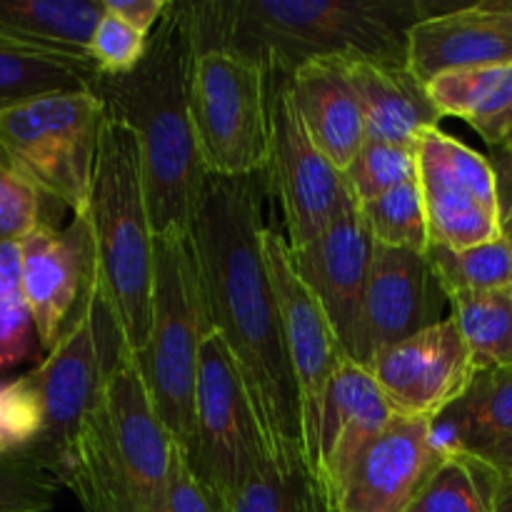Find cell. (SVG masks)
I'll return each instance as SVG.
<instances>
[{"label":"cell","instance_id":"cell-1","mask_svg":"<svg viewBox=\"0 0 512 512\" xmlns=\"http://www.w3.org/2000/svg\"><path fill=\"white\" fill-rule=\"evenodd\" d=\"M263 233V200L255 175H208L190 235L210 325L238 368L268 453L293 458L308 455L303 400L265 265Z\"/></svg>","mask_w":512,"mask_h":512},{"label":"cell","instance_id":"cell-2","mask_svg":"<svg viewBox=\"0 0 512 512\" xmlns=\"http://www.w3.org/2000/svg\"><path fill=\"white\" fill-rule=\"evenodd\" d=\"M448 3L428 0H208L183 3L195 53L225 50L293 75L315 60L408 65L415 23Z\"/></svg>","mask_w":512,"mask_h":512},{"label":"cell","instance_id":"cell-3","mask_svg":"<svg viewBox=\"0 0 512 512\" xmlns=\"http://www.w3.org/2000/svg\"><path fill=\"white\" fill-rule=\"evenodd\" d=\"M193 60L195 43L183 3H170L150 33L143 60L125 75H100L95 88L105 110L138 140L155 238L193 233L208 183L190 113Z\"/></svg>","mask_w":512,"mask_h":512},{"label":"cell","instance_id":"cell-4","mask_svg":"<svg viewBox=\"0 0 512 512\" xmlns=\"http://www.w3.org/2000/svg\"><path fill=\"white\" fill-rule=\"evenodd\" d=\"M173 448L133 355L120 353L55 478L85 512H160Z\"/></svg>","mask_w":512,"mask_h":512},{"label":"cell","instance_id":"cell-5","mask_svg":"<svg viewBox=\"0 0 512 512\" xmlns=\"http://www.w3.org/2000/svg\"><path fill=\"white\" fill-rule=\"evenodd\" d=\"M85 218L95 245V283L123 348L138 355L153 325L155 230L133 130L105 110Z\"/></svg>","mask_w":512,"mask_h":512},{"label":"cell","instance_id":"cell-6","mask_svg":"<svg viewBox=\"0 0 512 512\" xmlns=\"http://www.w3.org/2000/svg\"><path fill=\"white\" fill-rule=\"evenodd\" d=\"M213 333L193 235L155 238L153 325L145 348L133 355L160 423L188 453L195 430L200 353Z\"/></svg>","mask_w":512,"mask_h":512},{"label":"cell","instance_id":"cell-7","mask_svg":"<svg viewBox=\"0 0 512 512\" xmlns=\"http://www.w3.org/2000/svg\"><path fill=\"white\" fill-rule=\"evenodd\" d=\"M105 125L98 93H58L0 108V150L50 200L85 215Z\"/></svg>","mask_w":512,"mask_h":512},{"label":"cell","instance_id":"cell-8","mask_svg":"<svg viewBox=\"0 0 512 512\" xmlns=\"http://www.w3.org/2000/svg\"><path fill=\"white\" fill-rule=\"evenodd\" d=\"M190 113L208 175L250 178L265 170L270 120L263 65L225 50L195 53Z\"/></svg>","mask_w":512,"mask_h":512},{"label":"cell","instance_id":"cell-9","mask_svg":"<svg viewBox=\"0 0 512 512\" xmlns=\"http://www.w3.org/2000/svg\"><path fill=\"white\" fill-rule=\"evenodd\" d=\"M120 353L128 350L123 348V340L95 283L73 323L33 370L43 398L45 423L40 438L28 450L53 475L85 415L98 403L105 375Z\"/></svg>","mask_w":512,"mask_h":512},{"label":"cell","instance_id":"cell-10","mask_svg":"<svg viewBox=\"0 0 512 512\" xmlns=\"http://www.w3.org/2000/svg\"><path fill=\"white\" fill-rule=\"evenodd\" d=\"M268 120V190L283 210L285 240L290 250H298L328 228L348 200L350 188L343 170L335 168L310 140L295 110L288 75L268 73Z\"/></svg>","mask_w":512,"mask_h":512},{"label":"cell","instance_id":"cell-11","mask_svg":"<svg viewBox=\"0 0 512 512\" xmlns=\"http://www.w3.org/2000/svg\"><path fill=\"white\" fill-rule=\"evenodd\" d=\"M418 183L430 245L463 250L490 243L500 230V190L493 160L440 128L418 138Z\"/></svg>","mask_w":512,"mask_h":512},{"label":"cell","instance_id":"cell-12","mask_svg":"<svg viewBox=\"0 0 512 512\" xmlns=\"http://www.w3.org/2000/svg\"><path fill=\"white\" fill-rule=\"evenodd\" d=\"M260 448L265 443L253 405L228 348L213 330L200 353L195 430L185 458L195 475L225 500Z\"/></svg>","mask_w":512,"mask_h":512},{"label":"cell","instance_id":"cell-13","mask_svg":"<svg viewBox=\"0 0 512 512\" xmlns=\"http://www.w3.org/2000/svg\"><path fill=\"white\" fill-rule=\"evenodd\" d=\"M263 253L270 283H273L275 298H278L280 318H283L290 365H293L300 400H303L305 453L313 465L325 393H328L333 375L348 358H345L343 345H340L323 305L315 300V295L310 293L308 285L295 270L288 240L278 230L265 228Z\"/></svg>","mask_w":512,"mask_h":512},{"label":"cell","instance_id":"cell-14","mask_svg":"<svg viewBox=\"0 0 512 512\" xmlns=\"http://www.w3.org/2000/svg\"><path fill=\"white\" fill-rule=\"evenodd\" d=\"M448 293L428 253L375 243L353 363L368 370L390 345L438 325Z\"/></svg>","mask_w":512,"mask_h":512},{"label":"cell","instance_id":"cell-15","mask_svg":"<svg viewBox=\"0 0 512 512\" xmlns=\"http://www.w3.org/2000/svg\"><path fill=\"white\" fill-rule=\"evenodd\" d=\"M293 253V265L310 293L315 295L343 345L345 358L353 360L358 340L365 288L373 265L375 238L370 233L363 203L350 190L328 228Z\"/></svg>","mask_w":512,"mask_h":512},{"label":"cell","instance_id":"cell-16","mask_svg":"<svg viewBox=\"0 0 512 512\" xmlns=\"http://www.w3.org/2000/svg\"><path fill=\"white\" fill-rule=\"evenodd\" d=\"M368 370L395 415L425 420L445 413L478 373L458 325L450 318L385 348Z\"/></svg>","mask_w":512,"mask_h":512},{"label":"cell","instance_id":"cell-17","mask_svg":"<svg viewBox=\"0 0 512 512\" xmlns=\"http://www.w3.org/2000/svg\"><path fill=\"white\" fill-rule=\"evenodd\" d=\"M23 245V300L33 313L38 343L55 348L95 285V245L85 215H73L68 228L43 223Z\"/></svg>","mask_w":512,"mask_h":512},{"label":"cell","instance_id":"cell-18","mask_svg":"<svg viewBox=\"0 0 512 512\" xmlns=\"http://www.w3.org/2000/svg\"><path fill=\"white\" fill-rule=\"evenodd\" d=\"M445 458L433 420L400 418L360 453L338 490L340 512H408Z\"/></svg>","mask_w":512,"mask_h":512},{"label":"cell","instance_id":"cell-19","mask_svg":"<svg viewBox=\"0 0 512 512\" xmlns=\"http://www.w3.org/2000/svg\"><path fill=\"white\" fill-rule=\"evenodd\" d=\"M395 420L388 398L373 373L345 360L333 375L320 413L313 468L325 478L338 500V490L365 448Z\"/></svg>","mask_w":512,"mask_h":512},{"label":"cell","instance_id":"cell-20","mask_svg":"<svg viewBox=\"0 0 512 512\" xmlns=\"http://www.w3.org/2000/svg\"><path fill=\"white\" fill-rule=\"evenodd\" d=\"M363 110L365 140L415 145L420 133L440 128L443 115L428 95V85L398 63L373 58L340 60Z\"/></svg>","mask_w":512,"mask_h":512},{"label":"cell","instance_id":"cell-21","mask_svg":"<svg viewBox=\"0 0 512 512\" xmlns=\"http://www.w3.org/2000/svg\"><path fill=\"white\" fill-rule=\"evenodd\" d=\"M512 63V35L478 3L445 5L413 25L408 68L425 85L440 73Z\"/></svg>","mask_w":512,"mask_h":512},{"label":"cell","instance_id":"cell-22","mask_svg":"<svg viewBox=\"0 0 512 512\" xmlns=\"http://www.w3.org/2000/svg\"><path fill=\"white\" fill-rule=\"evenodd\" d=\"M295 110L310 140L338 170L348 168L365 143L358 95L340 60H315L288 75Z\"/></svg>","mask_w":512,"mask_h":512},{"label":"cell","instance_id":"cell-23","mask_svg":"<svg viewBox=\"0 0 512 512\" xmlns=\"http://www.w3.org/2000/svg\"><path fill=\"white\" fill-rule=\"evenodd\" d=\"M433 438L445 455H480L512 438V365L483 368L468 390L433 420Z\"/></svg>","mask_w":512,"mask_h":512},{"label":"cell","instance_id":"cell-24","mask_svg":"<svg viewBox=\"0 0 512 512\" xmlns=\"http://www.w3.org/2000/svg\"><path fill=\"white\" fill-rule=\"evenodd\" d=\"M225 512H340L333 490L308 455H253L238 488L223 500Z\"/></svg>","mask_w":512,"mask_h":512},{"label":"cell","instance_id":"cell-25","mask_svg":"<svg viewBox=\"0 0 512 512\" xmlns=\"http://www.w3.org/2000/svg\"><path fill=\"white\" fill-rule=\"evenodd\" d=\"M105 0H0V30L40 48L90 58Z\"/></svg>","mask_w":512,"mask_h":512},{"label":"cell","instance_id":"cell-26","mask_svg":"<svg viewBox=\"0 0 512 512\" xmlns=\"http://www.w3.org/2000/svg\"><path fill=\"white\" fill-rule=\"evenodd\" d=\"M100 68L85 55L0 48V108L58 93H95Z\"/></svg>","mask_w":512,"mask_h":512},{"label":"cell","instance_id":"cell-27","mask_svg":"<svg viewBox=\"0 0 512 512\" xmlns=\"http://www.w3.org/2000/svg\"><path fill=\"white\" fill-rule=\"evenodd\" d=\"M450 320L458 325L475 368L512 365V285L483 293L448 295Z\"/></svg>","mask_w":512,"mask_h":512},{"label":"cell","instance_id":"cell-28","mask_svg":"<svg viewBox=\"0 0 512 512\" xmlns=\"http://www.w3.org/2000/svg\"><path fill=\"white\" fill-rule=\"evenodd\" d=\"M428 95L443 118L453 115L480 130L510 105L512 63L440 73L428 83Z\"/></svg>","mask_w":512,"mask_h":512},{"label":"cell","instance_id":"cell-29","mask_svg":"<svg viewBox=\"0 0 512 512\" xmlns=\"http://www.w3.org/2000/svg\"><path fill=\"white\" fill-rule=\"evenodd\" d=\"M500 473L475 455L450 453L423 485L408 512H493Z\"/></svg>","mask_w":512,"mask_h":512},{"label":"cell","instance_id":"cell-30","mask_svg":"<svg viewBox=\"0 0 512 512\" xmlns=\"http://www.w3.org/2000/svg\"><path fill=\"white\" fill-rule=\"evenodd\" d=\"M428 255L448 295L483 293L512 285V245L503 235L463 250L430 245Z\"/></svg>","mask_w":512,"mask_h":512},{"label":"cell","instance_id":"cell-31","mask_svg":"<svg viewBox=\"0 0 512 512\" xmlns=\"http://www.w3.org/2000/svg\"><path fill=\"white\" fill-rule=\"evenodd\" d=\"M363 210L378 245L420 253L430 250V225L418 178L405 180L380 198L363 203Z\"/></svg>","mask_w":512,"mask_h":512},{"label":"cell","instance_id":"cell-32","mask_svg":"<svg viewBox=\"0 0 512 512\" xmlns=\"http://www.w3.org/2000/svg\"><path fill=\"white\" fill-rule=\"evenodd\" d=\"M343 175L355 198L360 203H370L405 180L418 178V143L398 145L365 140Z\"/></svg>","mask_w":512,"mask_h":512},{"label":"cell","instance_id":"cell-33","mask_svg":"<svg viewBox=\"0 0 512 512\" xmlns=\"http://www.w3.org/2000/svg\"><path fill=\"white\" fill-rule=\"evenodd\" d=\"M60 480L30 450L0 453V512H48Z\"/></svg>","mask_w":512,"mask_h":512},{"label":"cell","instance_id":"cell-34","mask_svg":"<svg viewBox=\"0 0 512 512\" xmlns=\"http://www.w3.org/2000/svg\"><path fill=\"white\" fill-rule=\"evenodd\" d=\"M45 410L33 373L0 385V453L28 450L43 433Z\"/></svg>","mask_w":512,"mask_h":512},{"label":"cell","instance_id":"cell-35","mask_svg":"<svg viewBox=\"0 0 512 512\" xmlns=\"http://www.w3.org/2000/svg\"><path fill=\"white\" fill-rule=\"evenodd\" d=\"M45 203L50 200L33 180L25 178L0 150V240H23L45 220Z\"/></svg>","mask_w":512,"mask_h":512},{"label":"cell","instance_id":"cell-36","mask_svg":"<svg viewBox=\"0 0 512 512\" xmlns=\"http://www.w3.org/2000/svg\"><path fill=\"white\" fill-rule=\"evenodd\" d=\"M148 40L150 35L140 33L105 10L90 40V58L100 68V75H125L143 60Z\"/></svg>","mask_w":512,"mask_h":512},{"label":"cell","instance_id":"cell-37","mask_svg":"<svg viewBox=\"0 0 512 512\" xmlns=\"http://www.w3.org/2000/svg\"><path fill=\"white\" fill-rule=\"evenodd\" d=\"M160 512H225L220 495L195 475L178 445L173 448V458H170L168 485H165Z\"/></svg>","mask_w":512,"mask_h":512},{"label":"cell","instance_id":"cell-38","mask_svg":"<svg viewBox=\"0 0 512 512\" xmlns=\"http://www.w3.org/2000/svg\"><path fill=\"white\" fill-rule=\"evenodd\" d=\"M38 330L25 300L0 303V370L23 363L35 348Z\"/></svg>","mask_w":512,"mask_h":512},{"label":"cell","instance_id":"cell-39","mask_svg":"<svg viewBox=\"0 0 512 512\" xmlns=\"http://www.w3.org/2000/svg\"><path fill=\"white\" fill-rule=\"evenodd\" d=\"M168 8V0H105L108 13L125 20V23L133 25L135 30L145 35L153 33L155 25L160 23V18H163Z\"/></svg>","mask_w":512,"mask_h":512},{"label":"cell","instance_id":"cell-40","mask_svg":"<svg viewBox=\"0 0 512 512\" xmlns=\"http://www.w3.org/2000/svg\"><path fill=\"white\" fill-rule=\"evenodd\" d=\"M23 300V245L0 240V303Z\"/></svg>","mask_w":512,"mask_h":512},{"label":"cell","instance_id":"cell-41","mask_svg":"<svg viewBox=\"0 0 512 512\" xmlns=\"http://www.w3.org/2000/svg\"><path fill=\"white\" fill-rule=\"evenodd\" d=\"M493 168L498 175L500 190V230H503V238L512 245V158L495 150Z\"/></svg>","mask_w":512,"mask_h":512},{"label":"cell","instance_id":"cell-42","mask_svg":"<svg viewBox=\"0 0 512 512\" xmlns=\"http://www.w3.org/2000/svg\"><path fill=\"white\" fill-rule=\"evenodd\" d=\"M508 130H512V100H510L508 108L498 115V118H493L490 123H485L478 133H480V138L490 145V148H495V145H498L500 140L508 135Z\"/></svg>","mask_w":512,"mask_h":512},{"label":"cell","instance_id":"cell-43","mask_svg":"<svg viewBox=\"0 0 512 512\" xmlns=\"http://www.w3.org/2000/svg\"><path fill=\"white\" fill-rule=\"evenodd\" d=\"M475 458H480L483 463H488L490 468L498 470L500 475L512 473V438L505 440V443L493 445V448H488L485 453L475 455Z\"/></svg>","mask_w":512,"mask_h":512},{"label":"cell","instance_id":"cell-44","mask_svg":"<svg viewBox=\"0 0 512 512\" xmlns=\"http://www.w3.org/2000/svg\"><path fill=\"white\" fill-rule=\"evenodd\" d=\"M478 5L505 30V33L512 35V0H483V3Z\"/></svg>","mask_w":512,"mask_h":512},{"label":"cell","instance_id":"cell-45","mask_svg":"<svg viewBox=\"0 0 512 512\" xmlns=\"http://www.w3.org/2000/svg\"><path fill=\"white\" fill-rule=\"evenodd\" d=\"M493 512H512V473H503L495 490Z\"/></svg>","mask_w":512,"mask_h":512},{"label":"cell","instance_id":"cell-46","mask_svg":"<svg viewBox=\"0 0 512 512\" xmlns=\"http://www.w3.org/2000/svg\"><path fill=\"white\" fill-rule=\"evenodd\" d=\"M0 48H40V45H33V43H28V40L15 38V35L0 30ZM43 50H48V48H43Z\"/></svg>","mask_w":512,"mask_h":512},{"label":"cell","instance_id":"cell-47","mask_svg":"<svg viewBox=\"0 0 512 512\" xmlns=\"http://www.w3.org/2000/svg\"><path fill=\"white\" fill-rule=\"evenodd\" d=\"M493 150H500V153H505V155H510L512 158V130H508V135H505L503 140H500L498 145H495Z\"/></svg>","mask_w":512,"mask_h":512}]
</instances>
